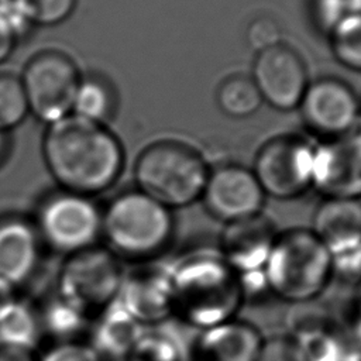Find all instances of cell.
<instances>
[{"mask_svg": "<svg viewBox=\"0 0 361 361\" xmlns=\"http://www.w3.org/2000/svg\"><path fill=\"white\" fill-rule=\"evenodd\" d=\"M42 158L63 190L89 197L111 188L124 166V149L116 134L75 114L48 124Z\"/></svg>", "mask_w": 361, "mask_h": 361, "instance_id": "6da1fadb", "label": "cell"}, {"mask_svg": "<svg viewBox=\"0 0 361 361\" xmlns=\"http://www.w3.org/2000/svg\"><path fill=\"white\" fill-rule=\"evenodd\" d=\"M173 316L197 331L237 317L245 303L238 275L219 250H195L168 264Z\"/></svg>", "mask_w": 361, "mask_h": 361, "instance_id": "7a4b0ae2", "label": "cell"}, {"mask_svg": "<svg viewBox=\"0 0 361 361\" xmlns=\"http://www.w3.org/2000/svg\"><path fill=\"white\" fill-rule=\"evenodd\" d=\"M173 234L172 210L137 188L114 196L102 214V237L120 259L157 261Z\"/></svg>", "mask_w": 361, "mask_h": 361, "instance_id": "3957f363", "label": "cell"}, {"mask_svg": "<svg viewBox=\"0 0 361 361\" xmlns=\"http://www.w3.org/2000/svg\"><path fill=\"white\" fill-rule=\"evenodd\" d=\"M264 272L271 296L292 306L313 302L333 279L326 244L300 227L276 234Z\"/></svg>", "mask_w": 361, "mask_h": 361, "instance_id": "277c9868", "label": "cell"}, {"mask_svg": "<svg viewBox=\"0 0 361 361\" xmlns=\"http://www.w3.org/2000/svg\"><path fill=\"white\" fill-rule=\"evenodd\" d=\"M210 168L192 145L165 138L148 144L134 164L137 189L168 209L200 200Z\"/></svg>", "mask_w": 361, "mask_h": 361, "instance_id": "5b68a950", "label": "cell"}, {"mask_svg": "<svg viewBox=\"0 0 361 361\" xmlns=\"http://www.w3.org/2000/svg\"><path fill=\"white\" fill-rule=\"evenodd\" d=\"M124 269L107 247H90L65 257L56 276V295L94 316L117 300Z\"/></svg>", "mask_w": 361, "mask_h": 361, "instance_id": "8992f818", "label": "cell"}, {"mask_svg": "<svg viewBox=\"0 0 361 361\" xmlns=\"http://www.w3.org/2000/svg\"><path fill=\"white\" fill-rule=\"evenodd\" d=\"M20 80L28 111L39 121L51 124L72 113L82 76L68 54L44 49L27 61Z\"/></svg>", "mask_w": 361, "mask_h": 361, "instance_id": "52a82bcc", "label": "cell"}, {"mask_svg": "<svg viewBox=\"0 0 361 361\" xmlns=\"http://www.w3.org/2000/svg\"><path fill=\"white\" fill-rule=\"evenodd\" d=\"M102 214L89 196L62 190L44 200L34 226L42 245L68 257L97 245Z\"/></svg>", "mask_w": 361, "mask_h": 361, "instance_id": "ba28073f", "label": "cell"}, {"mask_svg": "<svg viewBox=\"0 0 361 361\" xmlns=\"http://www.w3.org/2000/svg\"><path fill=\"white\" fill-rule=\"evenodd\" d=\"M314 144L300 135H278L264 142L252 172L265 196L290 200L305 195L313 182Z\"/></svg>", "mask_w": 361, "mask_h": 361, "instance_id": "9c48e42d", "label": "cell"}, {"mask_svg": "<svg viewBox=\"0 0 361 361\" xmlns=\"http://www.w3.org/2000/svg\"><path fill=\"white\" fill-rule=\"evenodd\" d=\"M298 109L305 126L320 140L347 134L360 126V96L334 76L310 82Z\"/></svg>", "mask_w": 361, "mask_h": 361, "instance_id": "30bf717a", "label": "cell"}, {"mask_svg": "<svg viewBox=\"0 0 361 361\" xmlns=\"http://www.w3.org/2000/svg\"><path fill=\"white\" fill-rule=\"evenodd\" d=\"M323 197L361 199V127L314 144L313 182Z\"/></svg>", "mask_w": 361, "mask_h": 361, "instance_id": "8fae6325", "label": "cell"}, {"mask_svg": "<svg viewBox=\"0 0 361 361\" xmlns=\"http://www.w3.org/2000/svg\"><path fill=\"white\" fill-rule=\"evenodd\" d=\"M250 76L262 102L279 111L298 109L310 83L305 61L283 42L258 52Z\"/></svg>", "mask_w": 361, "mask_h": 361, "instance_id": "7c38bea8", "label": "cell"}, {"mask_svg": "<svg viewBox=\"0 0 361 361\" xmlns=\"http://www.w3.org/2000/svg\"><path fill=\"white\" fill-rule=\"evenodd\" d=\"M265 197L252 169L221 164L209 171L200 200L212 217L226 224L262 213Z\"/></svg>", "mask_w": 361, "mask_h": 361, "instance_id": "4fadbf2b", "label": "cell"}, {"mask_svg": "<svg viewBox=\"0 0 361 361\" xmlns=\"http://www.w3.org/2000/svg\"><path fill=\"white\" fill-rule=\"evenodd\" d=\"M117 300L145 327L162 324L172 317L173 298L168 264L140 262L124 272Z\"/></svg>", "mask_w": 361, "mask_h": 361, "instance_id": "5bb4252c", "label": "cell"}, {"mask_svg": "<svg viewBox=\"0 0 361 361\" xmlns=\"http://www.w3.org/2000/svg\"><path fill=\"white\" fill-rule=\"evenodd\" d=\"M276 234L272 220L258 213L226 223L217 250L237 275L262 272Z\"/></svg>", "mask_w": 361, "mask_h": 361, "instance_id": "9a60e30c", "label": "cell"}, {"mask_svg": "<svg viewBox=\"0 0 361 361\" xmlns=\"http://www.w3.org/2000/svg\"><path fill=\"white\" fill-rule=\"evenodd\" d=\"M262 340L252 323L234 317L200 330L189 361H255Z\"/></svg>", "mask_w": 361, "mask_h": 361, "instance_id": "2e32d148", "label": "cell"}, {"mask_svg": "<svg viewBox=\"0 0 361 361\" xmlns=\"http://www.w3.org/2000/svg\"><path fill=\"white\" fill-rule=\"evenodd\" d=\"M42 241L32 223L8 217L0 220V281L18 289L37 272Z\"/></svg>", "mask_w": 361, "mask_h": 361, "instance_id": "e0dca14e", "label": "cell"}, {"mask_svg": "<svg viewBox=\"0 0 361 361\" xmlns=\"http://www.w3.org/2000/svg\"><path fill=\"white\" fill-rule=\"evenodd\" d=\"M94 316L89 344L102 358L127 360L145 326L135 320L118 300Z\"/></svg>", "mask_w": 361, "mask_h": 361, "instance_id": "ac0fdd59", "label": "cell"}, {"mask_svg": "<svg viewBox=\"0 0 361 361\" xmlns=\"http://www.w3.org/2000/svg\"><path fill=\"white\" fill-rule=\"evenodd\" d=\"M327 248L361 238V199L324 197L310 228Z\"/></svg>", "mask_w": 361, "mask_h": 361, "instance_id": "d6986e66", "label": "cell"}, {"mask_svg": "<svg viewBox=\"0 0 361 361\" xmlns=\"http://www.w3.org/2000/svg\"><path fill=\"white\" fill-rule=\"evenodd\" d=\"M42 333L38 309L20 298L0 316V348L34 351Z\"/></svg>", "mask_w": 361, "mask_h": 361, "instance_id": "ffe728a7", "label": "cell"}, {"mask_svg": "<svg viewBox=\"0 0 361 361\" xmlns=\"http://www.w3.org/2000/svg\"><path fill=\"white\" fill-rule=\"evenodd\" d=\"M216 103L223 114L247 118L254 116L264 102L252 78L237 73L220 82L216 89Z\"/></svg>", "mask_w": 361, "mask_h": 361, "instance_id": "44dd1931", "label": "cell"}, {"mask_svg": "<svg viewBox=\"0 0 361 361\" xmlns=\"http://www.w3.org/2000/svg\"><path fill=\"white\" fill-rule=\"evenodd\" d=\"M42 331L61 341H72L87 327L89 314L82 309L61 298L52 296L41 309H38Z\"/></svg>", "mask_w": 361, "mask_h": 361, "instance_id": "7402d4cb", "label": "cell"}, {"mask_svg": "<svg viewBox=\"0 0 361 361\" xmlns=\"http://www.w3.org/2000/svg\"><path fill=\"white\" fill-rule=\"evenodd\" d=\"M114 107V93L107 82L99 78H82L71 114L92 123L104 124L113 116Z\"/></svg>", "mask_w": 361, "mask_h": 361, "instance_id": "603a6c76", "label": "cell"}, {"mask_svg": "<svg viewBox=\"0 0 361 361\" xmlns=\"http://www.w3.org/2000/svg\"><path fill=\"white\" fill-rule=\"evenodd\" d=\"M128 361H186L178 337L161 324L144 327Z\"/></svg>", "mask_w": 361, "mask_h": 361, "instance_id": "cb8c5ba5", "label": "cell"}, {"mask_svg": "<svg viewBox=\"0 0 361 361\" xmlns=\"http://www.w3.org/2000/svg\"><path fill=\"white\" fill-rule=\"evenodd\" d=\"M334 59L353 72H361V11L340 21L327 35Z\"/></svg>", "mask_w": 361, "mask_h": 361, "instance_id": "d4e9b609", "label": "cell"}, {"mask_svg": "<svg viewBox=\"0 0 361 361\" xmlns=\"http://www.w3.org/2000/svg\"><path fill=\"white\" fill-rule=\"evenodd\" d=\"M28 113L20 76L0 72V130L7 131L20 126Z\"/></svg>", "mask_w": 361, "mask_h": 361, "instance_id": "484cf974", "label": "cell"}, {"mask_svg": "<svg viewBox=\"0 0 361 361\" xmlns=\"http://www.w3.org/2000/svg\"><path fill=\"white\" fill-rule=\"evenodd\" d=\"M333 278L343 282L361 283V238L327 248Z\"/></svg>", "mask_w": 361, "mask_h": 361, "instance_id": "4316f807", "label": "cell"}, {"mask_svg": "<svg viewBox=\"0 0 361 361\" xmlns=\"http://www.w3.org/2000/svg\"><path fill=\"white\" fill-rule=\"evenodd\" d=\"M32 25H56L68 20L78 0H17Z\"/></svg>", "mask_w": 361, "mask_h": 361, "instance_id": "83f0119b", "label": "cell"}, {"mask_svg": "<svg viewBox=\"0 0 361 361\" xmlns=\"http://www.w3.org/2000/svg\"><path fill=\"white\" fill-rule=\"evenodd\" d=\"M361 11V0H312L314 25L327 35L345 17Z\"/></svg>", "mask_w": 361, "mask_h": 361, "instance_id": "f1b7e54d", "label": "cell"}, {"mask_svg": "<svg viewBox=\"0 0 361 361\" xmlns=\"http://www.w3.org/2000/svg\"><path fill=\"white\" fill-rule=\"evenodd\" d=\"M245 38L248 45L258 54L282 42L281 25L268 14L258 16L248 24Z\"/></svg>", "mask_w": 361, "mask_h": 361, "instance_id": "f546056e", "label": "cell"}, {"mask_svg": "<svg viewBox=\"0 0 361 361\" xmlns=\"http://www.w3.org/2000/svg\"><path fill=\"white\" fill-rule=\"evenodd\" d=\"M255 361H306L299 343L289 334L264 338Z\"/></svg>", "mask_w": 361, "mask_h": 361, "instance_id": "4dcf8cb0", "label": "cell"}, {"mask_svg": "<svg viewBox=\"0 0 361 361\" xmlns=\"http://www.w3.org/2000/svg\"><path fill=\"white\" fill-rule=\"evenodd\" d=\"M32 27L28 16L17 0L0 1V31L17 42Z\"/></svg>", "mask_w": 361, "mask_h": 361, "instance_id": "1f68e13d", "label": "cell"}, {"mask_svg": "<svg viewBox=\"0 0 361 361\" xmlns=\"http://www.w3.org/2000/svg\"><path fill=\"white\" fill-rule=\"evenodd\" d=\"M38 361H103V358L89 343L72 340L55 343Z\"/></svg>", "mask_w": 361, "mask_h": 361, "instance_id": "d6a6232c", "label": "cell"}, {"mask_svg": "<svg viewBox=\"0 0 361 361\" xmlns=\"http://www.w3.org/2000/svg\"><path fill=\"white\" fill-rule=\"evenodd\" d=\"M355 292L347 312V334L361 347V283L357 285Z\"/></svg>", "mask_w": 361, "mask_h": 361, "instance_id": "836d02e7", "label": "cell"}, {"mask_svg": "<svg viewBox=\"0 0 361 361\" xmlns=\"http://www.w3.org/2000/svg\"><path fill=\"white\" fill-rule=\"evenodd\" d=\"M0 361H38L34 351L0 348Z\"/></svg>", "mask_w": 361, "mask_h": 361, "instance_id": "e575fe53", "label": "cell"}, {"mask_svg": "<svg viewBox=\"0 0 361 361\" xmlns=\"http://www.w3.org/2000/svg\"><path fill=\"white\" fill-rule=\"evenodd\" d=\"M17 290L14 286L0 281V316L18 299Z\"/></svg>", "mask_w": 361, "mask_h": 361, "instance_id": "d590c367", "label": "cell"}, {"mask_svg": "<svg viewBox=\"0 0 361 361\" xmlns=\"http://www.w3.org/2000/svg\"><path fill=\"white\" fill-rule=\"evenodd\" d=\"M14 47H16V42H13L0 31V63H3L11 55Z\"/></svg>", "mask_w": 361, "mask_h": 361, "instance_id": "8d00e7d4", "label": "cell"}, {"mask_svg": "<svg viewBox=\"0 0 361 361\" xmlns=\"http://www.w3.org/2000/svg\"><path fill=\"white\" fill-rule=\"evenodd\" d=\"M4 134H6V131L0 130V158L6 149V135Z\"/></svg>", "mask_w": 361, "mask_h": 361, "instance_id": "74e56055", "label": "cell"}, {"mask_svg": "<svg viewBox=\"0 0 361 361\" xmlns=\"http://www.w3.org/2000/svg\"><path fill=\"white\" fill-rule=\"evenodd\" d=\"M360 107H361V96H360Z\"/></svg>", "mask_w": 361, "mask_h": 361, "instance_id": "f35d334b", "label": "cell"}, {"mask_svg": "<svg viewBox=\"0 0 361 361\" xmlns=\"http://www.w3.org/2000/svg\"><path fill=\"white\" fill-rule=\"evenodd\" d=\"M0 1H3V0H0Z\"/></svg>", "mask_w": 361, "mask_h": 361, "instance_id": "ab89813d", "label": "cell"}]
</instances>
